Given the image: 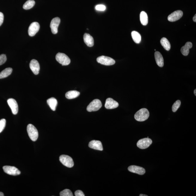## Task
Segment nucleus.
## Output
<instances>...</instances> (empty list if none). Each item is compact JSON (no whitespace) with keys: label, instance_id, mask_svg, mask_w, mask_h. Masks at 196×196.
Masks as SVG:
<instances>
[{"label":"nucleus","instance_id":"1","mask_svg":"<svg viewBox=\"0 0 196 196\" xmlns=\"http://www.w3.org/2000/svg\"><path fill=\"white\" fill-rule=\"evenodd\" d=\"M149 117V111L146 108L141 109L134 115V118L136 120L139 122H143L147 120Z\"/></svg>","mask_w":196,"mask_h":196},{"label":"nucleus","instance_id":"2","mask_svg":"<svg viewBox=\"0 0 196 196\" xmlns=\"http://www.w3.org/2000/svg\"><path fill=\"white\" fill-rule=\"evenodd\" d=\"M27 132L31 139L36 141L38 138V131L34 126L31 124H28L27 127Z\"/></svg>","mask_w":196,"mask_h":196},{"label":"nucleus","instance_id":"3","mask_svg":"<svg viewBox=\"0 0 196 196\" xmlns=\"http://www.w3.org/2000/svg\"><path fill=\"white\" fill-rule=\"evenodd\" d=\"M56 60L63 66H67L70 63L69 58L65 54L58 53L56 56Z\"/></svg>","mask_w":196,"mask_h":196},{"label":"nucleus","instance_id":"4","mask_svg":"<svg viewBox=\"0 0 196 196\" xmlns=\"http://www.w3.org/2000/svg\"><path fill=\"white\" fill-rule=\"evenodd\" d=\"M102 106L101 101L98 99H95L92 101L87 107L86 110L88 112L97 111L100 110Z\"/></svg>","mask_w":196,"mask_h":196},{"label":"nucleus","instance_id":"5","mask_svg":"<svg viewBox=\"0 0 196 196\" xmlns=\"http://www.w3.org/2000/svg\"><path fill=\"white\" fill-rule=\"evenodd\" d=\"M59 160L64 166L68 168H71L74 166V162L72 158L67 155H61L60 157Z\"/></svg>","mask_w":196,"mask_h":196},{"label":"nucleus","instance_id":"6","mask_svg":"<svg viewBox=\"0 0 196 196\" xmlns=\"http://www.w3.org/2000/svg\"><path fill=\"white\" fill-rule=\"evenodd\" d=\"M97 61L99 63L105 66L113 65L115 63V61L112 58L104 56H102L97 58Z\"/></svg>","mask_w":196,"mask_h":196},{"label":"nucleus","instance_id":"7","mask_svg":"<svg viewBox=\"0 0 196 196\" xmlns=\"http://www.w3.org/2000/svg\"><path fill=\"white\" fill-rule=\"evenodd\" d=\"M152 141L149 138H144L139 140L137 143V147L141 149H146L152 144Z\"/></svg>","mask_w":196,"mask_h":196},{"label":"nucleus","instance_id":"8","mask_svg":"<svg viewBox=\"0 0 196 196\" xmlns=\"http://www.w3.org/2000/svg\"><path fill=\"white\" fill-rule=\"evenodd\" d=\"M3 170L5 173L10 175H19L20 174V171L16 167L9 166H5L3 167Z\"/></svg>","mask_w":196,"mask_h":196},{"label":"nucleus","instance_id":"9","mask_svg":"<svg viewBox=\"0 0 196 196\" xmlns=\"http://www.w3.org/2000/svg\"><path fill=\"white\" fill-rule=\"evenodd\" d=\"M40 25L38 22H34L30 25L28 30V34L30 37H34L39 31Z\"/></svg>","mask_w":196,"mask_h":196},{"label":"nucleus","instance_id":"10","mask_svg":"<svg viewBox=\"0 0 196 196\" xmlns=\"http://www.w3.org/2000/svg\"><path fill=\"white\" fill-rule=\"evenodd\" d=\"M183 13L181 10H177L174 12L168 17V20L171 22L177 21L181 18L183 16Z\"/></svg>","mask_w":196,"mask_h":196},{"label":"nucleus","instance_id":"11","mask_svg":"<svg viewBox=\"0 0 196 196\" xmlns=\"http://www.w3.org/2000/svg\"><path fill=\"white\" fill-rule=\"evenodd\" d=\"M60 23V19L59 17L53 19L51 21L50 27L53 34H56L58 32V28Z\"/></svg>","mask_w":196,"mask_h":196},{"label":"nucleus","instance_id":"12","mask_svg":"<svg viewBox=\"0 0 196 196\" xmlns=\"http://www.w3.org/2000/svg\"><path fill=\"white\" fill-rule=\"evenodd\" d=\"M128 170L132 173L137 174L140 175H143L145 173V170L142 167L132 165L128 167Z\"/></svg>","mask_w":196,"mask_h":196},{"label":"nucleus","instance_id":"13","mask_svg":"<svg viewBox=\"0 0 196 196\" xmlns=\"http://www.w3.org/2000/svg\"><path fill=\"white\" fill-rule=\"evenodd\" d=\"M7 103L11 109L12 113L13 115H16L18 112V106L16 101L13 98L8 99Z\"/></svg>","mask_w":196,"mask_h":196},{"label":"nucleus","instance_id":"14","mask_svg":"<svg viewBox=\"0 0 196 196\" xmlns=\"http://www.w3.org/2000/svg\"><path fill=\"white\" fill-rule=\"evenodd\" d=\"M30 67L32 72L35 75H38L40 71V65L37 60L33 59L31 61Z\"/></svg>","mask_w":196,"mask_h":196},{"label":"nucleus","instance_id":"15","mask_svg":"<svg viewBox=\"0 0 196 196\" xmlns=\"http://www.w3.org/2000/svg\"><path fill=\"white\" fill-rule=\"evenodd\" d=\"M119 104L113 99L111 98H107L105 104V108L108 110H111L117 108L118 107Z\"/></svg>","mask_w":196,"mask_h":196},{"label":"nucleus","instance_id":"16","mask_svg":"<svg viewBox=\"0 0 196 196\" xmlns=\"http://www.w3.org/2000/svg\"><path fill=\"white\" fill-rule=\"evenodd\" d=\"M89 147L95 150L98 151H103V148L102 143L99 141L92 140L89 144Z\"/></svg>","mask_w":196,"mask_h":196},{"label":"nucleus","instance_id":"17","mask_svg":"<svg viewBox=\"0 0 196 196\" xmlns=\"http://www.w3.org/2000/svg\"><path fill=\"white\" fill-rule=\"evenodd\" d=\"M83 40L85 43L88 47H93L94 44V41L92 37L89 34L85 33L83 35Z\"/></svg>","mask_w":196,"mask_h":196},{"label":"nucleus","instance_id":"18","mask_svg":"<svg viewBox=\"0 0 196 196\" xmlns=\"http://www.w3.org/2000/svg\"><path fill=\"white\" fill-rule=\"evenodd\" d=\"M155 58L157 64L160 67H162L164 66V60L161 54L159 52L155 53Z\"/></svg>","mask_w":196,"mask_h":196},{"label":"nucleus","instance_id":"19","mask_svg":"<svg viewBox=\"0 0 196 196\" xmlns=\"http://www.w3.org/2000/svg\"><path fill=\"white\" fill-rule=\"evenodd\" d=\"M192 44L191 42H187L181 49V52L182 54L185 56L188 55L189 53V49L192 48Z\"/></svg>","mask_w":196,"mask_h":196},{"label":"nucleus","instance_id":"20","mask_svg":"<svg viewBox=\"0 0 196 196\" xmlns=\"http://www.w3.org/2000/svg\"><path fill=\"white\" fill-rule=\"evenodd\" d=\"M47 103L53 111H55L57 105V101L55 98H49L47 100Z\"/></svg>","mask_w":196,"mask_h":196},{"label":"nucleus","instance_id":"21","mask_svg":"<svg viewBox=\"0 0 196 196\" xmlns=\"http://www.w3.org/2000/svg\"><path fill=\"white\" fill-rule=\"evenodd\" d=\"M80 95L79 92L76 91H71L68 92L66 94V98L69 99H72L77 98Z\"/></svg>","mask_w":196,"mask_h":196},{"label":"nucleus","instance_id":"22","mask_svg":"<svg viewBox=\"0 0 196 196\" xmlns=\"http://www.w3.org/2000/svg\"><path fill=\"white\" fill-rule=\"evenodd\" d=\"M13 69L11 68H8L3 70L0 73V79L7 77L12 72Z\"/></svg>","mask_w":196,"mask_h":196},{"label":"nucleus","instance_id":"23","mask_svg":"<svg viewBox=\"0 0 196 196\" xmlns=\"http://www.w3.org/2000/svg\"><path fill=\"white\" fill-rule=\"evenodd\" d=\"M140 20L143 25H146L148 24V18L147 13L145 11L141 12L140 15Z\"/></svg>","mask_w":196,"mask_h":196},{"label":"nucleus","instance_id":"24","mask_svg":"<svg viewBox=\"0 0 196 196\" xmlns=\"http://www.w3.org/2000/svg\"><path fill=\"white\" fill-rule=\"evenodd\" d=\"M161 45L165 49L168 51L171 48V45L168 40L165 37H163L161 40Z\"/></svg>","mask_w":196,"mask_h":196},{"label":"nucleus","instance_id":"25","mask_svg":"<svg viewBox=\"0 0 196 196\" xmlns=\"http://www.w3.org/2000/svg\"><path fill=\"white\" fill-rule=\"evenodd\" d=\"M134 41L137 44L139 43L141 41V37L140 34L137 31H133L131 34Z\"/></svg>","mask_w":196,"mask_h":196},{"label":"nucleus","instance_id":"26","mask_svg":"<svg viewBox=\"0 0 196 196\" xmlns=\"http://www.w3.org/2000/svg\"><path fill=\"white\" fill-rule=\"evenodd\" d=\"M35 3V1L34 0H28L24 4L23 8L26 10H29L33 7Z\"/></svg>","mask_w":196,"mask_h":196},{"label":"nucleus","instance_id":"27","mask_svg":"<svg viewBox=\"0 0 196 196\" xmlns=\"http://www.w3.org/2000/svg\"><path fill=\"white\" fill-rule=\"evenodd\" d=\"M60 196H73L72 192L69 189H66L61 191L60 193Z\"/></svg>","mask_w":196,"mask_h":196},{"label":"nucleus","instance_id":"28","mask_svg":"<svg viewBox=\"0 0 196 196\" xmlns=\"http://www.w3.org/2000/svg\"><path fill=\"white\" fill-rule=\"evenodd\" d=\"M180 104H181V102L180 100H177L175 103L173 104L172 106V110L173 112H175L177 111L178 108H180Z\"/></svg>","mask_w":196,"mask_h":196},{"label":"nucleus","instance_id":"29","mask_svg":"<svg viewBox=\"0 0 196 196\" xmlns=\"http://www.w3.org/2000/svg\"><path fill=\"white\" fill-rule=\"evenodd\" d=\"M6 124V120L5 119H2L0 120V133L4 130Z\"/></svg>","mask_w":196,"mask_h":196},{"label":"nucleus","instance_id":"30","mask_svg":"<svg viewBox=\"0 0 196 196\" xmlns=\"http://www.w3.org/2000/svg\"><path fill=\"white\" fill-rule=\"evenodd\" d=\"M7 60L6 56L4 54L0 55V66L4 64Z\"/></svg>","mask_w":196,"mask_h":196},{"label":"nucleus","instance_id":"31","mask_svg":"<svg viewBox=\"0 0 196 196\" xmlns=\"http://www.w3.org/2000/svg\"><path fill=\"white\" fill-rule=\"evenodd\" d=\"M95 9L98 11H104L106 10V7L103 4H99L95 7Z\"/></svg>","mask_w":196,"mask_h":196},{"label":"nucleus","instance_id":"32","mask_svg":"<svg viewBox=\"0 0 196 196\" xmlns=\"http://www.w3.org/2000/svg\"><path fill=\"white\" fill-rule=\"evenodd\" d=\"M75 195L76 196H84V194L81 190H77L75 192Z\"/></svg>","mask_w":196,"mask_h":196},{"label":"nucleus","instance_id":"33","mask_svg":"<svg viewBox=\"0 0 196 196\" xmlns=\"http://www.w3.org/2000/svg\"><path fill=\"white\" fill-rule=\"evenodd\" d=\"M4 20V15L2 13L0 12V26H1Z\"/></svg>","mask_w":196,"mask_h":196},{"label":"nucleus","instance_id":"34","mask_svg":"<svg viewBox=\"0 0 196 196\" xmlns=\"http://www.w3.org/2000/svg\"><path fill=\"white\" fill-rule=\"evenodd\" d=\"M193 21L194 22H196V14L195 15V16H194V17L193 18Z\"/></svg>","mask_w":196,"mask_h":196},{"label":"nucleus","instance_id":"35","mask_svg":"<svg viewBox=\"0 0 196 196\" xmlns=\"http://www.w3.org/2000/svg\"><path fill=\"white\" fill-rule=\"evenodd\" d=\"M4 194L2 192H0V196H4Z\"/></svg>","mask_w":196,"mask_h":196},{"label":"nucleus","instance_id":"36","mask_svg":"<svg viewBox=\"0 0 196 196\" xmlns=\"http://www.w3.org/2000/svg\"><path fill=\"white\" fill-rule=\"evenodd\" d=\"M139 196H148V195H145V194H141L140 195H139Z\"/></svg>","mask_w":196,"mask_h":196},{"label":"nucleus","instance_id":"37","mask_svg":"<svg viewBox=\"0 0 196 196\" xmlns=\"http://www.w3.org/2000/svg\"><path fill=\"white\" fill-rule=\"evenodd\" d=\"M194 94L195 95V96H196V89H195L194 91Z\"/></svg>","mask_w":196,"mask_h":196}]
</instances>
